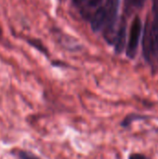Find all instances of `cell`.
<instances>
[{
	"mask_svg": "<svg viewBox=\"0 0 158 159\" xmlns=\"http://www.w3.org/2000/svg\"><path fill=\"white\" fill-rule=\"evenodd\" d=\"M106 11V19L103 26V35L105 40L110 44H114L115 36V24L117 20V14L119 9V0H106L103 5Z\"/></svg>",
	"mask_w": 158,
	"mask_h": 159,
	"instance_id": "1",
	"label": "cell"
},
{
	"mask_svg": "<svg viewBox=\"0 0 158 159\" xmlns=\"http://www.w3.org/2000/svg\"><path fill=\"white\" fill-rule=\"evenodd\" d=\"M141 34H142V21L139 17H136L133 20V22L130 27L129 38L127 51H126L127 56L129 59H133L137 54Z\"/></svg>",
	"mask_w": 158,
	"mask_h": 159,
	"instance_id": "2",
	"label": "cell"
},
{
	"mask_svg": "<svg viewBox=\"0 0 158 159\" xmlns=\"http://www.w3.org/2000/svg\"><path fill=\"white\" fill-rule=\"evenodd\" d=\"M126 39H127V24H126V20L122 19V21L119 25L117 32L115 33V40H114L115 53L120 54L123 52L126 46Z\"/></svg>",
	"mask_w": 158,
	"mask_h": 159,
	"instance_id": "3",
	"label": "cell"
},
{
	"mask_svg": "<svg viewBox=\"0 0 158 159\" xmlns=\"http://www.w3.org/2000/svg\"><path fill=\"white\" fill-rule=\"evenodd\" d=\"M106 19V11L104 6L100 7L90 17V25L93 32L97 33L103 29Z\"/></svg>",
	"mask_w": 158,
	"mask_h": 159,
	"instance_id": "4",
	"label": "cell"
},
{
	"mask_svg": "<svg viewBox=\"0 0 158 159\" xmlns=\"http://www.w3.org/2000/svg\"><path fill=\"white\" fill-rule=\"evenodd\" d=\"M142 48H143L144 58L147 61H149L151 58V55H152V31H151V25L148 21L144 27Z\"/></svg>",
	"mask_w": 158,
	"mask_h": 159,
	"instance_id": "5",
	"label": "cell"
},
{
	"mask_svg": "<svg viewBox=\"0 0 158 159\" xmlns=\"http://www.w3.org/2000/svg\"><path fill=\"white\" fill-rule=\"evenodd\" d=\"M73 2L77 7H80L83 8L82 15H85L87 10H88L90 8L97 7L102 2V0H73Z\"/></svg>",
	"mask_w": 158,
	"mask_h": 159,
	"instance_id": "6",
	"label": "cell"
},
{
	"mask_svg": "<svg viewBox=\"0 0 158 159\" xmlns=\"http://www.w3.org/2000/svg\"><path fill=\"white\" fill-rule=\"evenodd\" d=\"M27 43L31 47L34 48L39 52H41L42 54H44L45 56H48V49L47 48V47H45V45L43 44V42L40 39H37V38H29V39H27Z\"/></svg>",
	"mask_w": 158,
	"mask_h": 159,
	"instance_id": "7",
	"label": "cell"
},
{
	"mask_svg": "<svg viewBox=\"0 0 158 159\" xmlns=\"http://www.w3.org/2000/svg\"><path fill=\"white\" fill-rule=\"evenodd\" d=\"M147 118H148L147 116H142V115L129 114V115H128V116L123 119V121L121 122V126L124 127V128H128V127L130 126L131 123L134 122L135 120H145V119H147Z\"/></svg>",
	"mask_w": 158,
	"mask_h": 159,
	"instance_id": "8",
	"label": "cell"
},
{
	"mask_svg": "<svg viewBox=\"0 0 158 159\" xmlns=\"http://www.w3.org/2000/svg\"><path fill=\"white\" fill-rule=\"evenodd\" d=\"M146 0H125V7H126V11L129 12L131 7L135 8H142L144 6Z\"/></svg>",
	"mask_w": 158,
	"mask_h": 159,
	"instance_id": "9",
	"label": "cell"
},
{
	"mask_svg": "<svg viewBox=\"0 0 158 159\" xmlns=\"http://www.w3.org/2000/svg\"><path fill=\"white\" fill-rule=\"evenodd\" d=\"M19 157L20 159H39L38 157H36L35 156L30 154V153H27L25 151H21L19 153Z\"/></svg>",
	"mask_w": 158,
	"mask_h": 159,
	"instance_id": "10",
	"label": "cell"
},
{
	"mask_svg": "<svg viewBox=\"0 0 158 159\" xmlns=\"http://www.w3.org/2000/svg\"><path fill=\"white\" fill-rule=\"evenodd\" d=\"M129 159H147L146 157L142 154H138V153H135V154H131L129 156Z\"/></svg>",
	"mask_w": 158,
	"mask_h": 159,
	"instance_id": "11",
	"label": "cell"
},
{
	"mask_svg": "<svg viewBox=\"0 0 158 159\" xmlns=\"http://www.w3.org/2000/svg\"><path fill=\"white\" fill-rule=\"evenodd\" d=\"M153 10L156 13V15L158 14V0H155L154 2V7H153Z\"/></svg>",
	"mask_w": 158,
	"mask_h": 159,
	"instance_id": "12",
	"label": "cell"
},
{
	"mask_svg": "<svg viewBox=\"0 0 158 159\" xmlns=\"http://www.w3.org/2000/svg\"><path fill=\"white\" fill-rule=\"evenodd\" d=\"M2 36H3V31H2V28L0 26V40L2 39Z\"/></svg>",
	"mask_w": 158,
	"mask_h": 159,
	"instance_id": "13",
	"label": "cell"
},
{
	"mask_svg": "<svg viewBox=\"0 0 158 159\" xmlns=\"http://www.w3.org/2000/svg\"><path fill=\"white\" fill-rule=\"evenodd\" d=\"M156 133H157V134H158V128H157V129H156Z\"/></svg>",
	"mask_w": 158,
	"mask_h": 159,
	"instance_id": "14",
	"label": "cell"
}]
</instances>
